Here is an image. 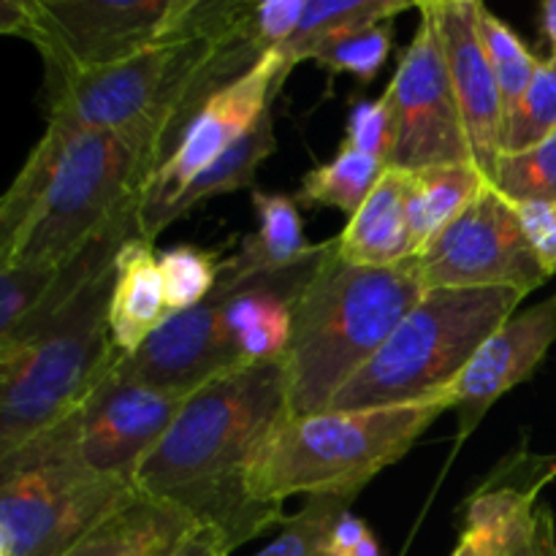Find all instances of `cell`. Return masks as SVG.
Instances as JSON below:
<instances>
[{"mask_svg":"<svg viewBox=\"0 0 556 556\" xmlns=\"http://www.w3.org/2000/svg\"><path fill=\"white\" fill-rule=\"evenodd\" d=\"M288 416L286 358L223 375L182 402L141 465L136 492L185 510L233 552L286 521L282 508L255 503L250 470Z\"/></svg>","mask_w":556,"mask_h":556,"instance_id":"obj_1","label":"cell"},{"mask_svg":"<svg viewBox=\"0 0 556 556\" xmlns=\"http://www.w3.org/2000/svg\"><path fill=\"white\" fill-rule=\"evenodd\" d=\"M161 163L103 128L47 119L0 204V266L54 269L109 237L139 239V210Z\"/></svg>","mask_w":556,"mask_h":556,"instance_id":"obj_2","label":"cell"},{"mask_svg":"<svg viewBox=\"0 0 556 556\" xmlns=\"http://www.w3.org/2000/svg\"><path fill=\"white\" fill-rule=\"evenodd\" d=\"M427 293L416 258L358 266L337 255V239L293 309L286 353L291 416L329 410L342 386L383 348Z\"/></svg>","mask_w":556,"mask_h":556,"instance_id":"obj_3","label":"cell"},{"mask_svg":"<svg viewBox=\"0 0 556 556\" xmlns=\"http://www.w3.org/2000/svg\"><path fill=\"white\" fill-rule=\"evenodd\" d=\"M448 410L454 402L443 396L380 410L288 416L255 456L250 494L269 508H282L293 494L353 500Z\"/></svg>","mask_w":556,"mask_h":556,"instance_id":"obj_4","label":"cell"},{"mask_svg":"<svg viewBox=\"0 0 556 556\" xmlns=\"http://www.w3.org/2000/svg\"><path fill=\"white\" fill-rule=\"evenodd\" d=\"M525 296L516 288H429L329 410H380L451 396L478 348L516 315Z\"/></svg>","mask_w":556,"mask_h":556,"instance_id":"obj_5","label":"cell"},{"mask_svg":"<svg viewBox=\"0 0 556 556\" xmlns=\"http://www.w3.org/2000/svg\"><path fill=\"white\" fill-rule=\"evenodd\" d=\"M114 269L30 337L0 348V459L65 421L125 358L109 331Z\"/></svg>","mask_w":556,"mask_h":556,"instance_id":"obj_6","label":"cell"},{"mask_svg":"<svg viewBox=\"0 0 556 556\" xmlns=\"http://www.w3.org/2000/svg\"><path fill=\"white\" fill-rule=\"evenodd\" d=\"M193 5L195 0H3L0 30L30 41L47 74L68 76L188 36Z\"/></svg>","mask_w":556,"mask_h":556,"instance_id":"obj_7","label":"cell"},{"mask_svg":"<svg viewBox=\"0 0 556 556\" xmlns=\"http://www.w3.org/2000/svg\"><path fill=\"white\" fill-rule=\"evenodd\" d=\"M134 494L43 445H22L0 459V556H65Z\"/></svg>","mask_w":556,"mask_h":556,"instance_id":"obj_8","label":"cell"},{"mask_svg":"<svg viewBox=\"0 0 556 556\" xmlns=\"http://www.w3.org/2000/svg\"><path fill=\"white\" fill-rule=\"evenodd\" d=\"M185 400L188 396L141 383L117 364L65 421L30 443L76 462L87 472L134 486L141 465L168 432Z\"/></svg>","mask_w":556,"mask_h":556,"instance_id":"obj_9","label":"cell"},{"mask_svg":"<svg viewBox=\"0 0 556 556\" xmlns=\"http://www.w3.org/2000/svg\"><path fill=\"white\" fill-rule=\"evenodd\" d=\"M416 9L421 14L416 36L383 92L396 125L389 168L424 172L451 163H472L432 0Z\"/></svg>","mask_w":556,"mask_h":556,"instance_id":"obj_10","label":"cell"},{"mask_svg":"<svg viewBox=\"0 0 556 556\" xmlns=\"http://www.w3.org/2000/svg\"><path fill=\"white\" fill-rule=\"evenodd\" d=\"M429 288H516L532 293L548 280L519 210L486 185L483 193L416 255Z\"/></svg>","mask_w":556,"mask_h":556,"instance_id":"obj_11","label":"cell"},{"mask_svg":"<svg viewBox=\"0 0 556 556\" xmlns=\"http://www.w3.org/2000/svg\"><path fill=\"white\" fill-rule=\"evenodd\" d=\"M288 71L275 58H266L250 74L223 87L210 98L185 125L172 155L163 161L147 188L139 210V239L155 242L168 228V210L177 195L210 168L217 157L226 155L239 139L255 128L271 109Z\"/></svg>","mask_w":556,"mask_h":556,"instance_id":"obj_12","label":"cell"},{"mask_svg":"<svg viewBox=\"0 0 556 556\" xmlns=\"http://www.w3.org/2000/svg\"><path fill=\"white\" fill-rule=\"evenodd\" d=\"M556 478V454L508 456L465 500L462 532L451 556H516L532 541L538 497Z\"/></svg>","mask_w":556,"mask_h":556,"instance_id":"obj_13","label":"cell"},{"mask_svg":"<svg viewBox=\"0 0 556 556\" xmlns=\"http://www.w3.org/2000/svg\"><path fill=\"white\" fill-rule=\"evenodd\" d=\"M432 5L472 163L481 168L489 182H494L497 163L505 152V106L478 30L481 3L432 0Z\"/></svg>","mask_w":556,"mask_h":556,"instance_id":"obj_14","label":"cell"},{"mask_svg":"<svg viewBox=\"0 0 556 556\" xmlns=\"http://www.w3.org/2000/svg\"><path fill=\"white\" fill-rule=\"evenodd\" d=\"M556 342V293L546 302L510 315L483 342L451 389L459 443L486 418L494 402L535 375Z\"/></svg>","mask_w":556,"mask_h":556,"instance_id":"obj_15","label":"cell"},{"mask_svg":"<svg viewBox=\"0 0 556 556\" xmlns=\"http://www.w3.org/2000/svg\"><path fill=\"white\" fill-rule=\"evenodd\" d=\"M172 309L163 288L161 261L144 239H130L119 248L114 269L109 331L123 356H134L166 320Z\"/></svg>","mask_w":556,"mask_h":556,"instance_id":"obj_16","label":"cell"},{"mask_svg":"<svg viewBox=\"0 0 556 556\" xmlns=\"http://www.w3.org/2000/svg\"><path fill=\"white\" fill-rule=\"evenodd\" d=\"M195 530L185 510L136 492L65 556H174Z\"/></svg>","mask_w":556,"mask_h":556,"instance_id":"obj_17","label":"cell"},{"mask_svg":"<svg viewBox=\"0 0 556 556\" xmlns=\"http://www.w3.org/2000/svg\"><path fill=\"white\" fill-rule=\"evenodd\" d=\"M337 255L358 266H396L416 258L407 217L405 172L386 168L372 193L337 237Z\"/></svg>","mask_w":556,"mask_h":556,"instance_id":"obj_18","label":"cell"},{"mask_svg":"<svg viewBox=\"0 0 556 556\" xmlns=\"http://www.w3.org/2000/svg\"><path fill=\"white\" fill-rule=\"evenodd\" d=\"M489 182L476 163H451V166L405 172L407 217H410L413 248L416 255L440 237Z\"/></svg>","mask_w":556,"mask_h":556,"instance_id":"obj_19","label":"cell"},{"mask_svg":"<svg viewBox=\"0 0 556 556\" xmlns=\"http://www.w3.org/2000/svg\"><path fill=\"white\" fill-rule=\"evenodd\" d=\"M410 5L405 0H307L293 36L271 52V58L291 71L302 60H313L329 43L380 22H391Z\"/></svg>","mask_w":556,"mask_h":556,"instance_id":"obj_20","label":"cell"},{"mask_svg":"<svg viewBox=\"0 0 556 556\" xmlns=\"http://www.w3.org/2000/svg\"><path fill=\"white\" fill-rule=\"evenodd\" d=\"M275 125H271L269 109L244 139H239L226 155L217 157L210 168H204V172L177 195V201H174L172 210H168V226H172L174 220H179V217L188 215L190 210H195L201 201L212 199V195L231 193V190L253 185L255 172H258L261 163L275 152Z\"/></svg>","mask_w":556,"mask_h":556,"instance_id":"obj_21","label":"cell"},{"mask_svg":"<svg viewBox=\"0 0 556 556\" xmlns=\"http://www.w3.org/2000/svg\"><path fill=\"white\" fill-rule=\"evenodd\" d=\"M386 168L389 166L383 161H378V157L364 155V152L342 144L340 152L329 163L313 168L302 179L299 204L334 206V210H340L351 220L358 212V206L372 193L375 185L380 182Z\"/></svg>","mask_w":556,"mask_h":556,"instance_id":"obj_22","label":"cell"},{"mask_svg":"<svg viewBox=\"0 0 556 556\" xmlns=\"http://www.w3.org/2000/svg\"><path fill=\"white\" fill-rule=\"evenodd\" d=\"M255 215H258V231L242 239L239 250L253 261L258 269H282L296 264L307 255L313 244L304 239L302 215L299 204L291 195L282 193H253Z\"/></svg>","mask_w":556,"mask_h":556,"instance_id":"obj_23","label":"cell"},{"mask_svg":"<svg viewBox=\"0 0 556 556\" xmlns=\"http://www.w3.org/2000/svg\"><path fill=\"white\" fill-rule=\"evenodd\" d=\"M478 30H481L483 49H486L489 65H492L494 71V79H497L500 96H503L505 123H508L510 112H514L516 103L525 98L527 87H530L541 60H538L535 54L527 49V43L483 3L481 9H478Z\"/></svg>","mask_w":556,"mask_h":556,"instance_id":"obj_24","label":"cell"},{"mask_svg":"<svg viewBox=\"0 0 556 556\" xmlns=\"http://www.w3.org/2000/svg\"><path fill=\"white\" fill-rule=\"evenodd\" d=\"M494 188L514 206L556 204V134L521 152H505Z\"/></svg>","mask_w":556,"mask_h":556,"instance_id":"obj_25","label":"cell"},{"mask_svg":"<svg viewBox=\"0 0 556 556\" xmlns=\"http://www.w3.org/2000/svg\"><path fill=\"white\" fill-rule=\"evenodd\" d=\"M161 261L163 288H166L168 309L185 313L204 302L217 286L220 277V253L217 250L195 248V244H179L157 255Z\"/></svg>","mask_w":556,"mask_h":556,"instance_id":"obj_26","label":"cell"},{"mask_svg":"<svg viewBox=\"0 0 556 556\" xmlns=\"http://www.w3.org/2000/svg\"><path fill=\"white\" fill-rule=\"evenodd\" d=\"M353 500L348 497H307L302 510L282 521V532L253 556H329L334 525Z\"/></svg>","mask_w":556,"mask_h":556,"instance_id":"obj_27","label":"cell"},{"mask_svg":"<svg viewBox=\"0 0 556 556\" xmlns=\"http://www.w3.org/2000/svg\"><path fill=\"white\" fill-rule=\"evenodd\" d=\"M556 134V60L538 65L525 98L516 103L505 123V152H521ZM503 152V155H505Z\"/></svg>","mask_w":556,"mask_h":556,"instance_id":"obj_28","label":"cell"},{"mask_svg":"<svg viewBox=\"0 0 556 556\" xmlns=\"http://www.w3.org/2000/svg\"><path fill=\"white\" fill-rule=\"evenodd\" d=\"M391 43H394V25L380 22V25L329 43L313 60L320 68H329L334 74H351L358 81H372L389 60Z\"/></svg>","mask_w":556,"mask_h":556,"instance_id":"obj_29","label":"cell"},{"mask_svg":"<svg viewBox=\"0 0 556 556\" xmlns=\"http://www.w3.org/2000/svg\"><path fill=\"white\" fill-rule=\"evenodd\" d=\"M394 139L396 125L389 98H362V101L353 103L351 117H348L345 125V141L342 144L364 152V155L378 157V161H383L389 166Z\"/></svg>","mask_w":556,"mask_h":556,"instance_id":"obj_30","label":"cell"},{"mask_svg":"<svg viewBox=\"0 0 556 556\" xmlns=\"http://www.w3.org/2000/svg\"><path fill=\"white\" fill-rule=\"evenodd\" d=\"M548 275H556V204L516 206Z\"/></svg>","mask_w":556,"mask_h":556,"instance_id":"obj_31","label":"cell"},{"mask_svg":"<svg viewBox=\"0 0 556 556\" xmlns=\"http://www.w3.org/2000/svg\"><path fill=\"white\" fill-rule=\"evenodd\" d=\"M329 556H380V543L362 516L345 510L331 532Z\"/></svg>","mask_w":556,"mask_h":556,"instance_id":"obj_32","label":"cell"},{"mask_svg":"<svg viewBox=\"0 0 556 556\" xmlns=\"http://www.w3.org/2000/svg\"><path fill=\"white\" fill-rule=\"evenodd\" d=\"M228 554H231V548H228V543L223 541L215 530H210V527H199V530L182 543V548H179L174 556H228Z\"/></svg>","mask_w":556,"mask_h":556,"instance_id":"obj_33","label":"cell"},{"mask_svg":"<svg viewBox=\"0 0 556 556\" xmlns=\"http://www.w3.org/2000/svg\"><path fill=\"white\" fill-rule=\"evenodd\" d=\"M535 556H556V514L548 505H541L535 516Z\"/></svg>","mask_w":556,"mask_h":556,"instance_id":"obj_34","label":"cell"},{"mask_svg":"<svg viewBox=\"0 0 556 556\" xmlns=\"http://www.w3.org/2000/svg\"><path fill=\"white\" fill-rule=\"evenodd\" d=\"M541 20H543V33H546L548 43H552V54H548V58L556 60V0L543 3Z\"/></svg>","mask_w":556,"mask_h":556,"instance_id":"obj_35","label":"cell"},{"mask_svg":"<svg viewBox=\"0 0 556 556\" xmlns=\"http://www.w3.org/2000/svg\"><path fill=\"white\" fill-rule=\"evenodd\" d=\"M532 535H535V532H532ZM516 556H535V543H527V546L525 548H521V552L519 554H516Z\"/></svg>","mask_w":556,"mask_h":556,"instance_id":"obj_36","label":"cell"}]
</instances>
